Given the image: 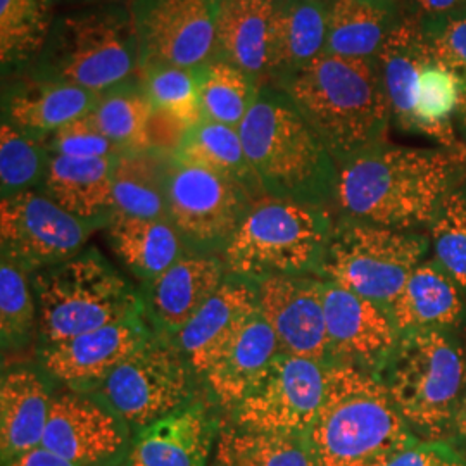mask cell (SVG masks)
<instances>
[{
	"label": "cell",
	"mask_w": 466,
	"mask_h": 466,
	"mask_svg": "<svg viewBox=\"0 0 466 466\" xmlns=\"http://www.w3.org/2000/svg\"><path fill=\"white\" fill-rule=\"evenodd\" d=\"M456 167L454 152L382 144L337 167L333 199L350 219L410 232L432 223Z\"/></svg>",
	"instance_id": "cell-1"
},
{
	"label": "cell",
	"mask_w": 466,
	"mask_h": 466,
	"mask_svg": "<svg viewBox=\"0 0 466 466\" xmlns=\"http://www.w3.org/2000/svg\"><path fill=\"white\" fill-rule=\"evenodd\" d=\"M271 85L292 99L337 167L385 144L392 111L377 59L323 54Z\"/></svg>",
	"instance_id": "cell-2"
},
{
	"label": "cell",
	"mask_w": 466,
	"mask_h": 466,
	"mask_svg": "<svg viewBox=\"0 0 466 466\" xmlns=\"http://www.w3.org/2000/svg\"><path fill=\"white\" fill-rule=\"evenodd\" d=\"M238 134L267 198L323 208L335 198L337 163L282 88L261 85Z\"/></svg>",
	"instance_id": "cell-3"
},
{
	"label": "cell",
	"mask_w": 466,
	"mask_h": 466,
	"mask_svg": "<svg viewBox=\"0 0 466 466\" xmlns=\"http://www.w3.org/2000/svg\"><path fill=\"white\" fill-rule=\"evenodd\" d=\"M309 441L317 466H387L420 439L380 379L340 365L330 368Z\"/></svg>",
	"instance_id": "cell-4"
},
{
	"label": "cell",
	"mask_w": 466,
	"mask_h": 466,
	"mask_svg": "<svg viewBox=\"0 0 466 466\" xmlns=\"http://www.w3.org/2000/svg\"><path fill=\"white\" fill-rule=\"evenodd\" d=\"M138 73L130 4L85 5L56 17L28 75L104 94Z\"/></svg>",
	"instance_id": "cell-5"
},
{
	"label": "cell",
	"mask_w": 466,
	"mask_h": 466,
	"mask_svg": "<svg viewBox=\"0 0 466 466\" xmlns=\"http://www.w3.org/2000/svg\"><path fill=\"white\" fill-rule=\"evenodd\" d=\"M323 206L263 198L256 200L221 259L228 273L261 282L271 277H318L332 240Z\"/></svg>",
	"instance_id": "cell-6"
},
{
	"label": "cell",
	"mask_w": 466,
	"mask_h": 466,
	"mask_svg": "<svg viewBox=\"0 0 466 466\" xmlns=\"http://www.w3.org/2000/svg\"><path fill=\"white\" fill-rule=\"evenodd\" d=\"M40 348L97 330L146 308L138 292L96 248L32 275Z\"/></svg>",
	"instance_id": "cell-7"
},
{
	"label": "cell",
	"mask_w": 466,
	"mask_h": 466,
	"mask_svg": "<svg viewBox=\"0 0 466 466\" xmlns=\"http://www.w3.org/2000/svg\"><path fill=\"white\" fill-rule=\"evenodd\" d=\"M466 352L450 330L400 337L392 358L377 377L400 417L421 441H448L465 383Z\"/></svg>",
	"instance_id": "cell-8"
},
{
	"label": "cell",
	"mask_w": 466,
	"mask_h": 466,
	"mask_svg": "<svg viewBox=\"0 0 466 466\" xmlns=\"http://www.w3.org/2000/svg\"><path fill=\"white\" fill-rule=\"evenodd\" d=\"M427 250L429 240L420 233L344 218L335 223L318 279L342 285L390 315L392 304L423 263Z\"/></svg>",
	"instance_id": "cell-9"
},
{
	"label": "cell",
	"mask_w": 466,
	"mask_h": 466,
	"mask_svg": "<svg viewBox=\"0 0 466 466\" xmlns=\"http://www.w3.org/2000/svg\"><path fill=\"white\" fill-rule=\"evenodd\" d=\"M199 382L178 342L156 330L90 394L111 406L135 433L196 400Z\"/></svg>",
	"instance_id": "cell-10"
},
{
	"label": "cell",
	"mask_w": 466,
	"mask_h": 466,
	"mask_svg": "<svg viewBox=\"0 0 466 466\" xmlns=\"http://www.w3.org/2000/svg\"><path fill=\"white\" fill-rule=\"evenodd\" d=\"M254 202L242 185L217 169L169 157L167 219L192 254L221 256Z\"/></svg>",
	"instance_id": "cell-11"
},
{
	"label": "cell",
	"mask_w": 466,
	"mask_h": 466,
	"mask_svg": "<svg viewBox=\"0 0 466 466\" xmlns=\"http://www.w3.org/2000/svg\"><path fill=\"white\" fill-rule=\"evenodd\" d=\"M107 225L69 213L42 190L23 192L0 204L2 258L34 275L82 252L88 237Z\"/></svg>",
	"instance_id": "cell-12"
},
{
	"label": "cell",
	"mask_w": 466,
	"mask_h": 466,
	"mask_svg": "<svg viewBox=\"0 0 466 466\" xmlns=\"http://www.w3.org/2000/svg\"><path fill=\"white\" fill-rule=\"evenodd\" d=\"M330 368L317 360L279 352L232 411L240 427L309 432L329 389Z\"/></svg>",
	"instance_id": "cell-13"
},
{
	"label": "cell",
	"mask_w": 466,
	"mask_h": 466,
	"mask_svg": "<svg viewBox=\"0 0 466 466\" xmlns=\"http://www.w3.org/2000/svg\"><path fill=\"white\" fill-rule=\"evenodd\" d=\"M223 0H132L138 69L150 65L198 69L217 56Z\"/></svg>",
	"instance_id": "cell-14"
},
{
	"label": "cell",
	"mask_w": 466,
	"mask_h": 466,
	"mask_svg": "<svg viewBox=\"0 0 466 466\" xmlns=\"http://www.w3.org/2000/svg\"><path fill=\"white\" fill-rule=\"evenodd\" d=\"M130 425L90 392L54 398L42 448L78 466H123L132 444Z\"/></svg>",
	"instance_id": "cell-15"
},
{
	"label": "cell",
	"mask_w": 466,
	"mask_h": 466,
	"mask_svg": "<svg viewBox=\"0 0 466 466\" xmlns=\"http://www.w3.org/2000/svg\"><path fill=\"white\" fill-rule=\"evenodd\" d=\"M330 367H352L379 377L400 344L390 315L337 283L321 280Z\"/></svg>",
	"instance_id": "cell-16"
},
{
	"label": "cell",
	"mask_w": 466,
	"mask_h": 466,
	"mask_svg": "<svg viewBox=\"0 0 466 466\" xmlns=\"http://www.w3.org/2000/svg\"><path fill=\"white\" fill-rule=\"evenodd\" d=\"M156 330L144 308L97 330L40 348V368L71 390L90 392Z\"/></svg>",
	"instance_id": "cell-17"
},
{
	"label": "cell",
	"mask_w": 466,
	"mask_h": 466,
	"mask_svg": "<svg viewBox=\"0 0 466 466\" xmlns=\"http://www.w3.org/2000/svg\"><path fill=\"white\" fill-rule=\"evenodd\" d=\"M219 410L204 390L178 411L135 432L123 466H208L223 427Z\"/></svg>",
	"instance_id": "cell-18"
},
{
	"label": "cell",
	"mask_w": 466,
	"mask_h": 466,
	"mask_svg": "<svg viewBox=\"0 0 466 466\" xmlns=\"http://www.w3.org/2000/svg\"><path fill=\"white\" fill-rule=\"evenodd\" d=\"M258 304L279 339L280 352L330 367L321 279L271 277L258 282Z\"/></svg>",
	"instance_id": "cell-19"
},
{
	"label": "cell",
	"mask_w": 466,
	"mask_h": 466,
	"mask_svg": "<svg viewBox=\"0 0 466 466\" xmlns=\"http://www.w3.org/2000/svg\"><path fill=\"white\" fill-rule=\"evenodd\" d=\"M258 308V282L228 273L217 292L175 337L200 380Z\"/></svg>",
	"instance_id": "cell-20"
},
{
	"label": "cell",
	"mask_w": 466,
	"mask_h": 466,
	"mask_svg": "<svg viewBox=\"0 0 466 466\" xmlns=\"http://www.w3.org/2000/svg\"><path fill=\"white\" fill-rule=\"evenodd\" d=\"M221 256L187 254L152 282L142 285V299L154 327L177 337L227 279Z\"/></svg>",
	"instance_id": "cell-21"
},
{
	"label": "cell",
	"mask_w": 466,
	"mask_h": 466,
	"mask_svg": "<svg viewBox=\"0 0 466 466\" xmlns=\"http://www.w3.org/2000/svg\"><path fill=\"white\" fill-rule=\"evenodd\" d=\"M99 97L100 94L82 86L40 80L28 75L23 80L4 85L2 119L30 137L47 140L63 127L88 116Z\"/></svg>",
	"instance_id": "cell-22"
},
{
	"label": "cell",
	"mask_w": 466,
	"mask_h": 466,
	"mask_svg": "<svg viewBox=\"0 0 466 466\" xmlns=\"http://www.w3.org/2000/svg\"><path fill=\"white\" fill-rule=\"evenodd\" d=\"M49 380L42 368L17 367L4 373L0 387L2 465L42 448L54 402Z\"/></svg>",
	"instance_id": "cell-23"
},
{
	"label": "cell",
	"mask_w": 466,
	"mask_h": 466,
	"mask_svg": "<svg viewBox=\"0 0 466 466\" xmlns=\"http://www.w3.org/2000/svg\"><path fill=\"white\" fill-rule=\"evenodd\" d=\"M279 352V339L258 308L213 367L202 375V385L211 400L228 413L246 398Z\"/></svg>",
	"instance_id": "cell-24"
},
{
	"label": "cell",
	"mask_w": 466,
	"mask_h": 466,
	"mask_svg": "<svg viewBox=\"0 0 466 466\" xmlns=\"http://www.w3.org/2000/svg\"><path fill=\"white\" fill-rule=\"evenodd\" d=\"M375 59L392 117L400 128L415 132L418 80L433 63L420 17H400Z\"/></svg>",
	"instance_id": "cell-25"
},
{
	"label": "cell",
	"mask_w": 466,
	"mask_h": 466,
	"mask_svg": "<svg viewBox=\"0 0 466 466\" xmlns=\"http://www.w3.org/2000/svg\"><path fill=\"white\" fill-rule=\"evenodd\" d=\"M330 0H279L265 84L313 63L327 49Z\"/></svg>",
	"instance_id": "cell-26"
},
{
	"label": "cell",
	"mask_w": 466,
	"mask_h": 466,
	"mask_svg": "<svg viewBox=\"0 0 466 466\" xmlns=\"http://www.w3.org/2000/svg\"><path fill=\"white\" fill-rule=\"evenodd\" d=\"M279 0H223L215 59L267 82Z\"/></svg>",
	"instance_id": "cell-27"
},
{
	"label": "cell",
	"mask_w": 466,
	"mask_h": 466,
	"mask_svg": "<svg viewBox=\"0 0 466 466\" xmlns=\"http://www.w3.org/2000/svg\"><path fill=\"white\" fill-rule=\"evenodd\" d=\"M117 157L50 154L42 192L76 217L109 223L113 217V175Z\"/></svg>",
	"instance_id": "cell-28"
},
{
	"label": "cell",
	"mask_w": 466,
	"mask_h": 466,
	"mask_svg": "<svg viewBox=\"0 0 466 466\" xmlns=\"http://www.w3.org/2000/svg\"><path fill=\"white\" fill-rule=\"evenodd\" d=\"M463 317L460 285L437 265L421 263L390 308L400 337L427 330H451Z\"/></svg>",
	"instance_id": "cell-29"
},
{
	"label": "cell",
	"mask_w": 466,
	"mask_h": 466,
	"mask_svg": "<svg viewBox=\"0 0 466 466\" xmlns=\"http://www.w3.org/2000/svg\"><path fill=\"white\" fill-rule=\"evenodd\" d=\"M107 235L117 258L132 269L142 285L152 282L178 259L190 254L184 238L167 219L113 215L107 225Z\"/></svg>",
	"instance_id": "cell-30"
},
{
	"label": "cell",
	"mask_w": 466,
	"mask_h": 466,
	"mask_svg": "<svg viewBox=\"0 0 466 466\" xmlns=\"http://www.w3.org/2000/svg\"><path fill=\"white\" fill-rule=\"evenodd\" d=\"M400 17L394 0H330L325 54L375 59Z\"/></svg>",
	"instance_id": "cell-31"
},
{
	"label": "cell",
	"mask_w": 466,
	"mask_h": 466,
	"mask_svg": "<svg viewBox=\"0 0 466 466\" xmlns=\"http://www.w3.org/2000/svg\"><path fill=\"white\" fill-rule=\"evenodd\" d=\"M211 466H317L309 432L221 427Z\"/></svg>",
	"instance_id": "cell-32"
},
{
	"label": "cell",
	"mask_w": 466,
	"mask_h": 466,
	"mask_svg": "<svg viewBox=\"0 0 466 466\" xmlns=\"http://www.w3.org/2000/svg\"><path fill=\"white\" fill-rule=\"evenodd\" d=\"M169 157L149 149L125 150L117 157L113 175V215L167 219Z\"/></svg>",
	"instance_id": "cell-33"
},
{
	"label": "cell",
	"mask_w": 466,
	"mask_h": 466,
	"mask_svg": "<svg viewBox=\"0 0 466 466\" xmlns=\"http://www.w3.org/2000/svg\"><path fill=\"white\" fill-rule=\"evenodd\" d=\"M173 157L217 169L242 185L254 200L267 198L237 128L202 117L187 128Z\"/></svg>",
	"instance_id": "cell-34"
},
{
	"label": "cell",
	"mask_w": 466,
	"mask_h": 466,
	"mask_svg": "<svg viewBox=\"0 0 466 466\" xmlns=\"http://www.w3.org/2000/svg\"><path fill=\"white\" fill-rule=\"evenodd\" d=\"M54 0H0V61L4 73L32 65L46 47Z\"/></svg>",
	"instance_id": "cell-35"
},
{
	"label": "cell",
	"mask_w": 466,
	"mask_h": 466,
	"mask_svg": "<svg viewBox=\"0 0 466 466\" xmlns=\"http://www.w3.org/2000/svg\"><path fill=\"white\" fill-rule=\"evenodd\" d=\"M154 107L138 78L100 94L88 121L123 150L146 149V128Z\"/></svg>",
	"instance_id": "cell-36"
},
{
	"label": "cell",
	"mask_w": 466,
	"mask_h": 466,
	"mask_svg": "<svg viewBox=\"0 0 466 466\" xmlns=\"http://www.w3.org/2000/svg\"><path fill=\"white\" fill-rule=\"evenodd\" d=\"M198 78L202 117L238 130L263 84L249 73L219 59L198 67Z\"/></svg>",
	"instance_id": "cell-37"
},
{
	"label": "cell",
	"mask_w": 466,
	"mask_h": 466,
	"mask_svg": "<svg viewBox=\"0 0 466 466\" xmlns=\"http://www.w3.org/2000/svg\"><path fill=\"white\" fill-rule=\"evenodd\" d=\"M465 80L452 69L431 63L421 71L415 100V132L429 135L446 147L456 146L452 116L465 92Z\"/></svg>",
	"instance_id": "cell-38"
},
{
	"label": "cell",
	"mask_w": 466,
	"mask_h": 466,
	"mask_svg": "<svg viewBox=\"0 0 466 466\" xmlns=\"http://www.w3.org/2000/svg\"><path fill=\"white\" fill-rule=\"evenodd\" d=\"M0 337L4 354L26 350L38 335V308L32 275L2 258L0 267Z\"/></svg>",
	"instance_id": "cell-39"
},
{
	"label": "cell",
	"mask_w": 466,
	"mask_h": 466,
	"mask_svg": "<svg viewBox=\"0 0 466 466\" xmlns=\"http://www.w3.org/2000/svg\"><path fill=\"white\" fill-rule=\"evenodd\" d=\"M46 140L30 137L2 119L0 127V192L2 199L42 190L49 167Z\"/></svg>",
	"instance_id": "cell-40"
},
{
	"label": "cell",
	"mask_w": 466,
	"mask_h": 466,
	"mask_svg": "<svg viewBox=\"0 0 466 466\" xmlns=\"http://www.w3.org/2000/svg\"><path fill=\"white\" fill-rule=\"evenodd\" d=\"M138 78L156 111L167 113L187 127L202 119L198 69L150 65L138 69Z\"/></svg>",
	"instance_id": "cell-41"
},
{
	"label": "cell",
	"mask_w": 466,
	"mask_h": 466,
	"mask_svg": "<svg viewBox=\"0 0 466 466\" xmlns=\"http://www.w3.org/2000/svg\"><path fill=\"white\" fill-rule=\"evenodd\" d=\"M431 230L437 265L466 292V188L448 192Z\"/></svg>",
	"instance_id": "cell-42"
},
{
	"label": "cell",
	"mask_w": 466,
	"mask_h": 466,
	"mask_svg": "<svg viewBox=\"0 0 466 466\" xmlns=\"http://www.w3.org/2000/svg\"><path fill=\"white\" fill-rule=\"evenodd\" d=\"M433 63L450 67L466 80V11L420 17Z\"/></svg>",
	"instance_id": "cell-43"
},
{
	"label": "cell",
	"mask_w": 466,
	"mask_h": 466,
	"mask_svg": "<svg viewBox=\"0 0 466 466\" xmlns=\"http://www.w3.org/2000/svg\"><path fill=\"white\" fill-rule=\"evenodd\" d=\"M50 154L73 156V157H113L121 156L125 150L117 147L106 135L85 116L73 121L46 140Z\"/></svg>",
	"instance_id": "cell-44"
},
{
	"label": "cell",
	"mask_w": 466,
	"mask_h": 466,
	"mask_svg": "<svg viewBox=\"0 0 466 466\" xmlns=\"http://www.w3.org/2000/svg\"><path fill=\"white\" fill-rule=\"evenodd\" d=\"M387 466H466V454L448 441H418Z\"/></svg>",
	"instance_id": "cell-45"
},
{
	"label": "cell",
	"mask_w": 466,
	"mask_h": 466,
	"mask_svg": "<svg viewBox=\"0 0 466 466\" xmlns=\"http://www.w3.org/2000/svg\"><path fill=\"white\" fill-rule=\"evenodd\" d=\"M2 466H78L73 465L71 461H67L65 458L50 452L46 448H36L34 451H28L21 456H17L15 460H11L9 463Z\"/></svg>",
	"instance_id": "cell-46"
},
{
	"label": "cell",
	"mask_w": 466,
	"mask_h": 466,
	"mask_svg": "<svg viewBox=\"0 0 466 466\" xmlns=\"http://www.w3.org/2000/svg\"><path fill=\"white\" fill-rule=\"evenodd\" d=\"M425 17L446 16L466 11V0H415Z\"/></svg>",
	"instance_id": "cell-47"
},
{
	"label": "cell",
	"mask_w": 466,
	"mask_h": 466,
	"mask_svg": "<svg viewBox=\"0 0 466 466\" xmlns=\"http://www.w3.org/2000/svg\"><path fill=\"white\" fill-rule=\"evenodd\" d=\"M452 439H454V444L466 454V371L463 392H461V400H460V408H458V415H456V425H454Z\"/></svg>",
	"instance_id": "cell-48"
},
{
	"label": "cell",
	"mask_w": 466,
	"mask_h": 466,
	"mask_svg": "<svg viewBox=\"0 0 466 466\" xmlns=\"http://www.w3.org/2000/svg\"><path fill=\"white\" fill-rule=\"evenodd\" d=\"M54 2H63V4H71V5H104V4H130L132 0H54Z\"/></svg>",
	"instance_id": "cell-49"
},
{
	"label": "cell",
	"mask_w": 466,
	"mask_h": 466,
	"mask_svg": "<svg viewBox=\"0 0 466 466\" xmlns=\"http://www.w3.org/2000/svg\"><path fill=\"white\" fill-rule=\"evenodd\" d=\"M456 119H458L460 128L466 134V86L465 92H463V97H461V102H460V107H458V113H456Z\"/></svg>",
	"instance_id": "cell-50"
}]
</instances>
